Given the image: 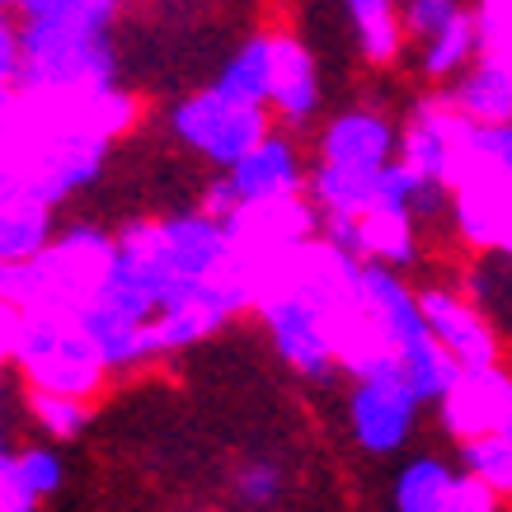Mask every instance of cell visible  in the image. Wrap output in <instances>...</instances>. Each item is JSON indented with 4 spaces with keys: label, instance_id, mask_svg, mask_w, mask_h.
Segmentation results:
<instances>
[{
    "label": "cell",
    "instance_id": "cell-1",
    "mask_svg": "<svg viewBox=\"0 0 512 512\" xmlns=\"http://www.w3.org/2000/svg\"><path fill=\"white\" fill-rule=\"evenodd\" d=\"M123 62L113 29L104 24H19V71L15 90L24 94H118Z\"/></svg>",
    "mask_w": 512,
    "mask_h": 512
},
{
    "label": "cell",
    "instance_id": "cell-2",
    "mask_svg": "<svg viewBox=\"0 0 512 512\" xmlns=\"http://www.w3.org/2000/svg\"><path fill=\"white\" fill-rule=\"evenodd\" d=\"M10 353H15L19 372L33 390H57V395L90 400L109 381L104 357L71 311H24L15 320Z\"/></svg>",
    "mask_w": 512,
    "mask_h": 512
},
{
    "label": "cell",
    "instance_id": "cell-3",
    "mask_svg": "<svg viewBox=\"0 0 512 512\" xmlns=\"http://www.w3.org/2000/svg\"><path fill=\"white\" fill-rule=\"evenodd\" d=\"M273 118L259 104H240L231 94H221L217 85L184 94L170 109V132L179 146H188L193 156H202L217 170H231L254 141L264 137Z\"/></svg>",
    "mask_w": 512,
    "mask_h": 512
},
{
    "label": "cell",
    "instance_id": "cell-4",
    "mask_svg": "<svg viewBox=\"0 0 512 512\" xmlns=\"http://www.w3.org/2000/svg\"><path fill=\"white\" fill-rule=\"evenodd\" d=\"M113 235L99 226H71V231H52L38 254L29 259L33 278H38V311H76L85 296H94L104 268H109Z\"/></svg>",
    "mask_w": 512,
    "mask_h": 512
},
{
    "label": "cell",
    "instance_id": "cell-5",
    "mask_svg": "<svg viewBox=\"0 0 512 512\" xmlns=\"http://www.w3.org/2000/svg\"><path fill=\"white\" fill-rule=\"evenodd\" d=\"M414 296H419L428 334L456 357V367H498L503 362V334H498V325L461 287H451V282H423V287H414Z\"/></svg>",
    "mask_w": 512,
    "mask_h": 512
},
{
    "label": "cell",
    "instance_id": "cell-6",
    "mask_svg": "<svg viewBox=\"0 0 512 512\" xmlns=\"http://www.w3.org/2000/svg\"><path fill=\"white\" fill-rule=\"evenodd\" d=\"M419 409L423 400L409 390V381L400 372L357 376L353 395H348V423H353L357 447L367 456H395L414 433Z\"/></svg>",
    "mask_w": 512,
    "mask_h": 512
},
{
    "label": "cell",
    "instance_id": "cell-7",
    "mask_svg": "<svg viewBox=\"0 0 512 512\" xmlns=\"http://www.w3.org/2000/svg\"><path fill=\"white\" fill-rule=\"evenodd\" d=\"M259 311H264V325H268V334H273L278 357L296 376H311V381L334 376L339 357H334V343H329L325 311H320L301 287H287V292H278V296L273 292L259 296Z\"/></svg>",
    "mask_w": 512,
    "mask_h": 512
},
{
    "label": "cell",
    "instance_id": "cell-8",
    "mask_svg": "<svg viewBox=\"0 0 512 512\" xmlns=\"http://www.w3.org/2000/svg\"><path fill=\"white\" fill-rule=\"evenodd\" d=\"M156 254L179 278H212L221 268H235V235L221 221L193 212H174L165 221H151Z\"/></svg>",
    "mask_w": 512,
    "mask_h": 512
},
{
    "label": "cell",
    "instance_id": "cell-9",
    "mask_svg": "<svg viewBox=\"0 0 512 512\" xmlns=\"http://www.w3.org/2000/svg\"><path fill=\"white\" fill-rule=\"evenodd\" d=\"M104 156H109V127H71L52 141L38 160V170L24 179L33 198H43L47 207H62L66 198H76L80 188H90L104 170Z\"/></svg>",
    "mask_w": 512,
    "mask_h": 512
},
{
    "label": "cell",
    "instance_id": "cell-10",
    "mask_svg": "<svg viewBox=\"0 0 512 512\" xmlns=\"http://www.w3.org/2000/svg\"><path fill=\"white\" fill-rule=\"evenodd\" d=\"M325 104L320 85V62L315 52L292 33H273V85H268V118L282 132H301L315 123V113Z\"/></svg>",
    "mask_w": 512,
    "mask_h": 512
},
{
    "label": "cell",
    "instance_id": "cell-11",
    "mask_svg": "<svg viewBox=\"0 0 512 512\" xmlns=\"http://www.w3.org/2000/svg\"><path fill=\"white\" fill-rule=\"evenodd\" d=\"M226 179L235 184L245 207H259V202H278V198H296L306 188V165H301V146H296V132H282V127H268L264 137L249 146L245 156L235 160Z\"/></svg>",
    "mask_w": 512,
    "mask_h": 512
},
{
    "label": "cell",
    "instance_id": "cell-12",
    "mask_svg": "<svg viewBox=\"0 0 512 512\" xmlns=\"http://www.w3.org/2000/svg\"><path fill=\"white\" fill-rule=\"evenodd\" d=\"M437 404H442V423L451 437L512 428V381L503 372V362L498 367H461Z\"/></svg>",
    "mask_w": 512,
    "mask_h": 512
},
{
    "label": "cell",
    "instance_id": "cell-13",
    "mask_svg": "<svg viewBox=\"0 0 512 512\" xmlns=\"http://www.w3.org/2000/svg\"><path fill=\"white\" fill-rule=\"evenodd\" d=\"M395 141H400V127L390 123L386 113L343 109L320 127L315 151H320L325 165H343V170H381L386 160H395Z\"/></svg>",
    "mask_w": 512,
    "mask_h": 512
},
{
    "label": "cell",
    "instance_id": "cell-14",
    "mask_svg": "<svg viewBox=\"0 0 512 512\" xmlns=\"http://www.w3.org/2000/svg\"><path fill=\"white\" fill-rule=\"evenodd\" d=\"M442 104H451L470 123H512V57L475 52L442 85Z\"/></svg>",
    "mask_w": 512,
    "mask_h": 512
},
{
    "label": "cell",
    "instance_id": "cell-15",
    "mask_svg": "<svg viewBox=\"0 0 512 512\" xmlns=\"http://www.w3.org/2000/svg\"><path fill=\"white\" fill-rule=\"evenodd\" d=\"M508 179H475V184L451 188V221L461 240L475 249H508L512 245V207H508Z\"/></svg>",
    "mask_w": 512,
    "mask_h": 512
},
{
    "label": "cell",
    "instance_id": "cell-16",
    "mask_svg": "<svg viewBox=\"0 0 512 512\" xmlns=\"http://www.w3.org/2000/svg\"><path fill=\"white\" fill-rule=\"evenodd\" d=\"M52 212L43 198H33L29 184L0 198V264H24L52 240Z\"/></svg>",
    "mask_w": 512,
    "mask_h": 512
},
{
    "label": "cell",
    "instance_id": "cell-17",
    "mask_svg": "<svg viewBox=\"0 0 512 512\" xmlns=\"http://www.w3.org/2000/svg\"><path fill=\"white\" fill-rule=\"evenodd\" d=\"M419 231L404 212H362L357 217V264H386V268H414L419 264Z\"/></svg>",
    "mask_w": 512,
    "mask_h": 512
},
{
    "label": "cell",
    "instance_id": "cell-18",
    "mask_svg": "<svg viewBox=\"0 0 512 512\" xmlns=\"http://www.w3.org/2000/svg\"><path fill=\"white\" fill-rule=\"evenodd\" d=\"M0 480H5L10 498H15V512H38L43 498H52L62 489L66 466L57 451L38 442V447H19L15 456L10 451L0 456Z\"/></svg>",
    "mask_w": 512,
    "mask_h": 512
},
{
    "label": "cell",
    "instance_id": "cell-19",
    "mask_svg": "<svg viewBox=\"0 0 512 512\" xmlns=\"http://www.w3.org/2000/svg\"><path fill=\"white\" fill-rule=\"evenodd\" d=\"M221 94H231L240 104H268V85H273V33H249L245 43H235V52L221 62L217 80Z\"/></svg>",
    "mask_w": 512,
    "mask_h": 512
},
{
    "label": "cell",
    "instance_id": "cell-20",
    "mask_svg": "<svg viewBox=\"0 0 512 512\" xmlns=\"http://www.w3.org/2000/svg\"><path fill=\"white\" fill-rule=\"evenodd\" d=\"M409 52H414V71H419L428 85H447V80L480 52V43H475V15H461L456 24H447L442 33H433L428 43L409 47Z\"/></svg>",
    "mask_w": 512,
    "mask_h": 512
},
{
    "label": "cell",
    "instance_id": "cell-21",
    "mask_svg": "<svg viewBox=\"0 0 512 512\" xmlns=\"http://www.w3.org/2000/svg\"><path fill=\"white\" fill-rule=\"evenodd\" d=\"M451 484V466L442 456H414L395 475V512H442V494Z\"/></svg>",
    "mask_w": 512,
    "mask_h": 512
},
{
    "label": "cell",
    "instance_id": "cell-22",
    "mask_svg": "<svg viewBox=\"0 0 512 512\" xmlns=\"http://www.w3.org/2000/svg\"><path fill=\"white\" fill-rule=\"evenodd\" d=\"M15 10L19 24H52V19H66V24H104L113 29L118 15H123V0H5Z\"/></svg>",
    "mask_w": 512,
    "mask_h": 512
},
{
    "label": "cell",
    "instance_id": "cell-23",
    "mask_svg": "<svg viewBox=\"0 0 512 512\" xmlns=\"http://www.w3.org/2000/svg\"><path fill=\"white\" fill-rule=\"evenodd\" d=\"M461 470L494 484L498 494H512V428L461 437Z\"/></svg>",
    "mask_w": 512,
    "mask_h": 512
},
{
    "label": "cell",
    "instance_id": "cell-24",
    "mask_svg": "<svg viewBox=\"0 0 512 512\" xmlns=\"http://www.w3.org/2000/svg\"><path fill=\"white\" fill-rule=\"evenodd\" d=\"M475 0H395V29H400V47H419L461 15H470Z\"/></svg>",
    "mask_w": 512,
    "mask_h": 512
},
{
    "label": "cell",
    "instance_id": "cell-25",
    "mask_svg": "<svg viewBox=\"0 0 512 512\" xmlns=\"http://www.w3.org/2000/svg\"><path fill=\"white\" fill-rule=\"evenodd\" d=\"M29 419L38 423L52 442H71V437H80L85 433V423H90V400L29 386Z\"/></svg>",
    "mask_w": 512,
    "mask_h": 512
},
{
    "label": "cell",
    "instance_id": "cell-26",
    "mask_svg": "<svg viewBox=\"0 0 512 512\" xmlns=\"http://www.w3.org/2000/svg\"><path fill=\"white\" fill-rule=\"evenodd\" d=\"M461 292L498 325V315L508 311V249H480V259L470 268V278L461 282Z\"/></svg>",
    "mask_w": 512,
    "mask_h": 512
},
{
    "label": "cell",
    "instance_id": "cell-27",
    "mask_svg": "<svg viewBox=\"0 0 512 512\" xmlns=\"http://www.w3.org/2000/svg\"><path fill=\"white\" fill-rule=\"evenodd\" d=\"M475 43L489 57H512V0H475Z\"/></svg>",
    "mask_w": 512,
    "mask_h": 512
},
{
    "label": "cell",
    "instance_id": "cell-28",
    "mask_svg": "<svg viewBox=\"0 0 512 512\" xmlns=\"http://www.w3.org/2000/svg\"><path fill=\"white\" fill-rule=\"evenodd\" d=\"M235 494L245 508H273L287 494V475H282L278 461H249V466L235 470Z\"/></svg>",
    "mask_w": 512,
    "mask_h": 512
},
{
    "label": "cell",
    "instance_id": "cell-29",
    "mask_svg": "<svg viewBox=\"0 0 512 512\" xmlns=\"http://www.w3.org/2000/svg\"><path fill=\"white\" fill-rule=\"evenodd\" d=\"M503 498L494 484L475 480L470 470H451V484L442 494V512H503Z\"/></svg>",
    "mask_w": 512,
    "mask_h": 512
},
{
    "label": "cell",
    "instance_id": "cell-30",
    "mask_svg": "<svg viewBox=\"0 0 512 512\" xmlns=\"http://www.w3.org/2000/svg\"><path fill=\"white\" fill-rule=\"evenodd\" d=\"M198 212H202V217H212V221H221V226L235 235V221H240V212H245V202H240L235 184L226 179V170H221V179H212V184L202 188Z\"/></svg>",
    "mask_w": 512,
    "mask_h": 512
},
{
    "label": "cell",
    "instance_id": "cell-31",
    "mask_svg": "<svg viewBox=\"0 0 512 512\" xmlns=\"http://www.w3.org/2000/svg\"><path fill=\"white\" fill-rule=\"evenodd\" d=\"M15 71H19V19L0 0V85H15Z\"/></svg>",
    "mask_w": 512,
    "mask_h": 512
},
{
    "label": "cell",
    "instance_id": "cell-32",
    "mask_svg": "<svg viewBox=\"0 0 512 512\" xmlns=\"http://www.w3.org/2000/svg\"><path fill=\"white\" fill-rule=\"evenodd\" d=\"M0 512H15V498H10V489H5V480H0Z\"/></svg>",
    "mask_w": 512,
    "mask_h": 512
},
{
    "label": "cell",
    "instance_id": "cell-33",
    "mask_svg": "<svg viewBox=\"0 0 512 512\" xmlns=\"http://www.w3.org/2000/svg\"><path fill=\"white\" fill-rule=\"evenodd\" d=\"M386 5H395V0H386Z\"/></svg>",
    "mask_w": 512,
    "mask_h": 512
}]
</instances>
